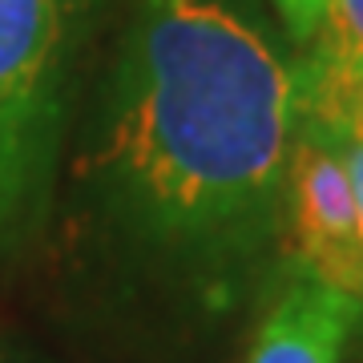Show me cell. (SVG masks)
Here are the masks:
<instances>
[{
	"label": "cell",
	"instance_id": "7",
	"mask_svg": "<svg viewBox=\"0 0 363 363\" xmlns=\"http://www.w3.org/2000/svg\"><path fill=\"white\" fill-rule=\"evenodd\" d=\"M331 142V138H327ZM339 145V157L347 166V178H351V194H355V210H359V234H363V125L359 130H347L343 138H335Z\"/></svg>",
	"mask_w": 363,
	"mask_h": 363
},
{
	"label": "cell",
	"instance_id": "1",
	"mask_svg": "<svg viewBox=\"0 0 363 363\" xmlns=\"http://www.w3.org/2000/svg\"><path fill=\"white\" fill-rule=\"evenodd\" d=\"M298 77L230 0H142L85 174L138 255L238 279L283 234Z\"/></svg>",
	"mask_w": 363,
	"mask_h": 363
},
{
	"label": "cell",
	"instance_id": "3",
	"mask_svg": "<svg viewBox=\"0 0 363 363\" xmlns=\"http://www.w3.org/2000/svg\"><path fill=\"white\" fill-rule=\"evenodd\" d=\"M283 226L307 279L331 286L363 307V234L339 145L298 130L286 166Z\"/></svg>",
	"mask_w": 363,
	"mask_h": 363
},
{
	"label": "cell",
	"instance_id": "4",
	"mask_svg": "<svg viewBox=\"0 0 363 363\" xmlns=\"http://www.w3.org/2000/svg\"><path fill=\"white\" fill-rule=\"evenodd\" d=\"M295 65L298 130L343 138L363 125V0H327V13Z\"/></svg>",
	"mask_w": 363,
	"mask_h": 363
},
{
	"label": "cell",
	"instance_id": "6",
	"mask_svg": "<svg viewBox=\"0 0 363 363\" xmlns=\"http://www.w3.org/2000/svg\"><path fill=\"white\" fill-rule=\"evenodd\" d=\"M271 4L274 13L283 16V25L295 45H307L319 33V21L327 13V0H271Z\"/></svg>",
	"mask_w": 363,
	"mask_h": 363
},
{
	"label": "cell",
	"instance_id": "2",
	"mask_svg": "<svg viewBox=\"0 0 363 363\" xmlns=\"http://www.w3.org/2000/svg\"><path fill=\"white\" fill-rule=\"evenodd\" d=\"M89 0H0V259L49 218Z\"/></svg>",
	"mask_w": 363,
	"mask_h": 363
},
{
	"label": "cell",
	"instance_id": "5",
	"mask_svg": "<svg viewBox=\"0 0 363 363\" xmlns=\"http://www.w3.org/2000/svg\"><path fill=\"white\" fill-rule=\"evenodd\" d=\"M359 311L347 295L298 274L267 311L247 363H339Z\"/></svg>",
	"mask_w": 363,
	"mask_h": 363
}]
</instances>
